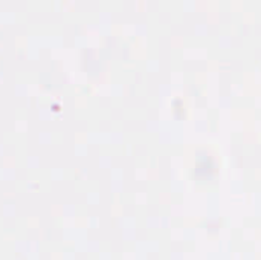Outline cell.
I'll list each match as a JSON object with an SVG mask.
<instances>
[]
</instances>
